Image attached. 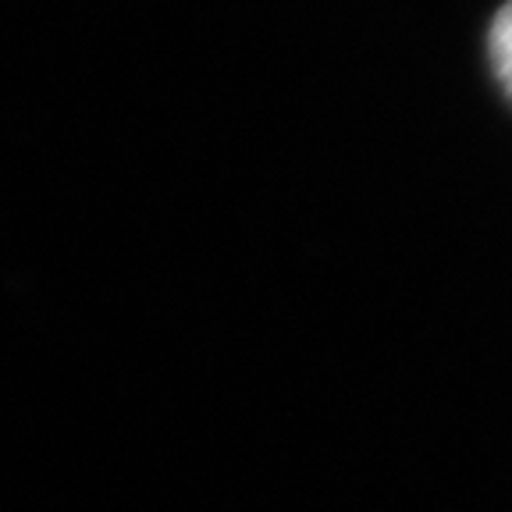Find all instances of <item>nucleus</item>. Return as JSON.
<instances>
[{
	"instance_id": "nucleus-1",
	"label": "nucleus",
	"mask_w": 512,
	"mask_h": 512,
	"mask_svg": "<svg viewBox=\"0 0 512 512\" xmlns=\"http://www.w3.org/2000/svg\"><path fill=\"white\" fill-rule=\"evenodd\" d=\"M488 57H491V68H495L498 82H502V89L512 100V0L498 11L495 22H491Z\"/></svg>"
}]
</instances>
